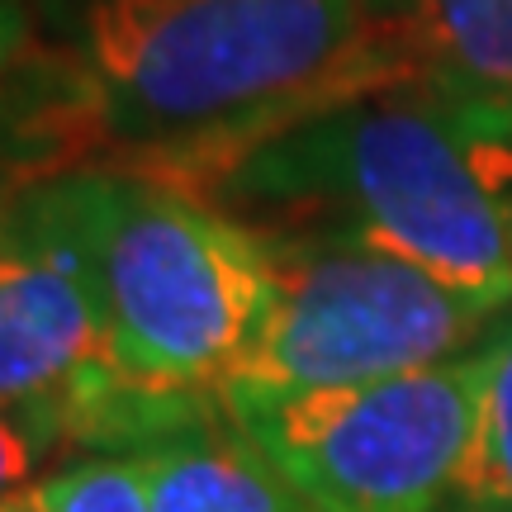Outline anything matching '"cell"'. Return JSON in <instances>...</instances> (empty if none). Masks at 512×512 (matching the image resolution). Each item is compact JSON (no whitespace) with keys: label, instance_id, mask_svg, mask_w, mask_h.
Wrapping results in <instances>:
<instances>
[{"label":"cell","instance_id":"cell-1","mask_svg":"<svg viewBox=\"0 0 512 512\" xmlns=\"http://www.w3.org/2000/svg\"><path fill=\"white\" fill-rule=\"evenodd\" d=\"M256 233H332L441 285L512 304V110L380 91L190 171Z\"/></svg>","mask_w":512,"mask_h":512},{"label":"cell","instance_id":"cell-2","mask_svg":"<svg viewBox=\"0 0 512 512\" xmlns=\"http://www.w3.org/2000/svg\"><path fill=\"white\" fill-rule=\"evenodd\" d=\"M86 124L181 181L309 114L399 91L366 0H67L53 5Z\"/></svg>","mask_w":512,"mask_h":512},{"label":"cell","instance_id":"cell-3","mask_svg":"<svg viewBox=\"0 0 512 512\" xmlns=\"http://www.w3.org/2000/svg\"><path fill=\"white\" fill-rule=\"evenodd\" d=\"M24 190L91 280L119 375L219 394L266 304L261 233L128 166H76Z\"/></svg>","mask_w":512,"mask_h":512},{"label":"cell","instance_id":"cell-4","mask_svg":"<svg viewBox=\"0 0 512 512\" xmlns=\"http://www.w3.org/2000/svg\"><path fill=\"white\" fill-rule=\"evenodd\" d=\"M266 304L219 389H347L465 356L503 309L332 233H261Z\"/></svg>","mask_w":512,"mask_h":512},{"label":"cell","instance_id":"cell-5","mask_svg":"<svg viewBox=\"0 0 512 512\" xmlns=\"http://www.w3.org/2000/svg\"><path fill=\"white\" fill-rule=\"evenodd\" d=\"M223 418L309 512H451L479 408V351L347 389H219Z\"/></svg>","mask_w":512,"mask_h":512},{"label":"cell","instance_id":"cell-6","mask_svg":"<svg viewBox=\"0 0 512 512\" xmlns=\"http://www.w3.org/2000/svg\"><path fill=\"white\" fill-rule=\"evenodd\" d=\"M114 375L91 280L34 195L19 190L0 219V408L57 418Z\"/></svg>","mask_w":512,"mask_h":512},{"label":"cell","instance_id":"cell-7","mask_svg":"<svg viewBox=\"0 0 512 512\" xmlns=\"http://www.w3.org/2000/svg\"><path fill=\"white\" fill-rule=\"evenodd\" d=\"M399 91L512 110V0H366Z\"/></svg>","mask_w":512,"mask_h":512},{"label":"cell","instance_id":"cell-8","mask_svg":"<svg viewBox=\"0 0 512 512\" xmlns=\"http://www.w3.org/2000/svg\"><path fill=\"white\" fill-rule=\"evenodd\" d=\"M133 460L147 479L152 512H309L223 413Z\"/></svg>","mask_w":512,"mask_h":512},{"label":"cell","instance_id":"cell-9","mask_svg":"<svg viewBox=\"0 0 512 512\" xmlns=\"http://www.w3.org/2000/svg\"><path fill=\"white\" fill-rule=\"evenodd\" d=\"M479 408L460 465V512H512V313L479 342Z\"/></svg>","mask_w":512,"mask_h":512},{"label":"cell","instance_id":"cell-10","mask_svg":"<svg viewBox=\"0 0 512 512\" xmlns=\"http://www.w3.org/2000/svg\"><path fill=\"white\" fill-rule=\"evenodd\" d=\"M29 512H152V494L133 456H86L43 479Z\"/></svg>","mask_w":512,"mask_h":512},{"label":"cell","instance_id":"cell-11","mask_svg":"<svg viewBox=\"0 0 512 512\" xmlns=\"http://www.w3.org/2000/svg\"><path fill=\"white\" fill-rule=\"evenodd\" d=\"M53 441L57 437L43 413L0 408V512H29V498L43 484L38 460Z\"/></svg>","mask_w":512,"mask_h":512},{"label":"cell","instance_id":"cell-12","mask_svg":"<svg viewBox=\"0 0 512 512\" xmlns=\"http://www.w3.org/2000/svg\"><path fill=\"white\" fill-rule=\"evenodd\" d=\"M29 48V15L19 0H0V76L15 67Z\"/></svg>","mask_w":512,"mask_h":512},{"label":"cell","instance_id":"cell-13","mask_svg":"<svg viewBox=\"0 0 512 512\" xmlns=\"http://www.w3.org/2000/svg\"><path fill=\"white\" fill-rule=\"evenodd\" d=\"M24 185L10 181V166H5V157H0V219H5V209H10V200H15Z\"/></svg>","mask_w":512,"mask_h":512}]
</instances>
